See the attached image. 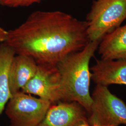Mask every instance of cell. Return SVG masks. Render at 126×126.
I'll use <instances>...</instances> for the list:
<instances>
[{
  "label": "cell",
  "mask_w": 126,
  "mask_h": 126,
  "mask_svg": "<svg viewBox=\"0 0 126 126\" xmlns=\"http://www.w3.org/2000/svg\"><path fill=\"white\" fill-rule=\"evenodd\" d=\"M89 42L86 21L60 11H36L9 31L4 43L16 54L29 56L37 64H57Z\"/></svg>",
  "instance_id": "obj_1"
},
{
  "label": "cell",
  "mask_w": 126,
  "mask_h": 126,
  "mask_svg": "<svg viewBox=\"0 0 126 126\" xmlns=\"http://www.w3.org/2000/svg\"><path fill=\"white\" fill-rule=\"evenodd\" d=\"M99 42H89L82 50L70 54L57 64L61 82V102H76L89 113L91 72L89 63Z\"/></svg>",
  "instance_id": "obj_2"
},
{
  "label": "cell",
  "mask_w": 126,
  "mask_h": 126,
  "mask_svg": "<svg viewBox=\"0 0 126 126\" xmlns=\"http://www.w3.org/2000/svg\"><path fill=\"white\" fill-rule=\"evenodd\" d=\"M126 19V0H94L86 22L90 42H99Z\"/></svg>",
  "instance_id": "obj_3"
},
{
  "label": "cell",
  "mask_w": 126,
  "mask_h": 126,
  "mask_svg": "<svg viewBox=\"0 0 126 126\" xmlns=\"http://www.w3.org/2000/svg\"><path fill=\"white\" fill-rule=\"evenodd\" d=\"M91 97L92 103L88 118L89 125H126V105L110 92L108 86L96 85Z\"/></svg>",
  "instance_id": "obj_4"
},
{
  "label": "cell",
  "mask_w": 126,
  "mask_h": 126,
  "mask_svg": "<svg viewBox=\"0 0 126 126\" xmlns=\"http://www.w3.org/2000/svg\"><path fill=\"white\" fill-rule=\"evenodd\" d=\"M52 104L19 91L10 98L5 112L10 120L9 126H38Z\"/></svg>",
  "instance_id": "obj_5"
},
{
  "label": "cell",
  "mask_w": 126,
  "mask_h": 126,
  "mask_svg": "<svg viewBox=\"0 0 126 126\" xmlns=\"http://www.w3.org/2000/svg\"><path fill=\"white\" fill-rule=\"evenodd\" d=\"M21 91L37 96L51 104L61 102L60 78L57 64H38L35 75Z\"/></svg>",
  "instance_id": "obj_6"
},
{
  "label": "cell",
  "mask_w": 126,
  "mask_h": 126,
  "mask_svg": "<svg viewBox=\"0 0 126 126\" xmlns=\"http://www.w3.org/2000/svg\"><path fill=\"white\" fill-rule=\"evenodd\" d=\"M86 110L76 102L52 104L38 126H89Z\"/></svg>",
  "instance_id": "obj_7"
},
{
  "label": "cell",
  "mask_w": 126,
  "mask_h": 126,
  "mask_svg": "<svg viewBox=\"0 0 126 126\" xmlns=\"http://www.w3.org/2000/svg\"><path fill=\"white\" fill-rule=\"evenodd\" d=\"M91 79L96 85L126 86V60H97L91 68Z\"/></svg>",
  "instance_id": "obj_8"
},
{
  "label": "cell",
  "mask_w": 126,
  "mask_h": 126,
  "mask_svg": "<svg viewBox=\"0 0 126 126\" xmlns=\"http://www.w3.org/2000/svg\"><path fill=\"white\" fill-rule=\"evenodd\" d=\"M16 55L14 57L9 69V90L12 96L21 91L34 76L38 66L32 57L23 54Z\"/></svg>",
  "instance_id": "obj_9"
},
{
  "label": "cell",
  "mask_w": 126,
  "mask_h": 126,
  "mask_svg": "<svg viewBox=\"0 0 126 126\" xmlns=\"http://www.w3.org/2000/svg\"><path fill=\"white\" fill-rule=\"evenodd\" d=\"M98 50L101 59L126 60V24L104 36Z\"/></svg>",
  "instance_id": "obj_10"
},
{
  "label": "cell",
  "mask_w": 126,
  "mask_h": 126,
  "mask_svg": "<svg viewBox=\"0 0 126 126\" xmlns=\"http://www.w3.org/2000/svg\"><path fill=\"white\" fill-rule=\"evenodd\" d=\"M16 52L3 43L0 45V116L12 97L9 86V72Z\"/></svg>",
  "instance_id": "obj_11"
},
{
  "label": "cell",
  "mask_w": 126,
  "mask_h": 126,
  "mask_svg": "<svg viewBox=\"0 0 126 126\" xmlns=\"http://www.w3.org/2000/svg\"><path fill=\"white\" fill-rule=\"evenodd\" d=\"M42 0H0V4L12 8L27 7Z\"/></svg>",
  "instance_id": "obj_12"
},
{
  "label": "cell",
  "mask_w": 126,
  "mask_h": 126,
  "mask_svg": "<svg viewBox=\"0 0 126 126\" xmlns=\"http://www.w3.org/2000/svg\"><path fill=\"white\" fill-rule=\"evenodd\" d=\"M8 32L5 31L3 29L0 27V43H4L8 37Z\"/></svg>",
  "instance_id": "obj_13"
},
{
  "label": "cell",
  "mask_w": 126,
  "mask_h": 126,
  "mask_svg": "<svg viewBox=\"0 0 126 126\" xmlns=\"http://www.w3.org/2000/svg\"><path fill=\"white\" fill-rule=\"evenodd\" d=\"M89 126H104V125H90Z\"/></svg>",
  "instance_id": "obj_14"
}]
</instances>
